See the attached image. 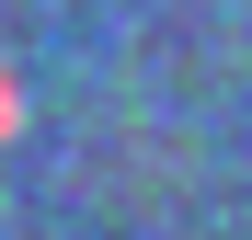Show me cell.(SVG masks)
Masks as SVG:
<instances>
[{
	"label": "cell",
	"instance_id": "obj_1",
	"mask_svg": "<svg viewBox=\"0 0 252 240\" xmlns=\"http://www.w3.org/2000/svg\"><path fill=\"white\" fill-rule=\"evenodd\" d=\"M12 114H23V92H12V80H0V137H12Z\"/></svg>",
	"mask_w": 252,
	"mask_h": 240
}]
</instances>
